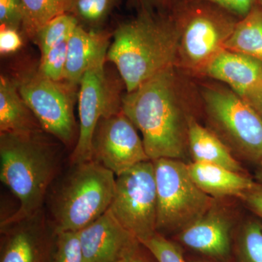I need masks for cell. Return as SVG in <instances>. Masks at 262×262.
I'll return each instance as SVG.
<instances>
[{"mask_svg":"<svg viewBox=\"0 0 262 262\" xmlns=\"http://www.w3.org/2000/svg\"><path fill=\"white\" fill-rule=\"evenodd\" d=\"M158 196L157 232L180 231L214 207V199L192 180L181 160H152Z\"/></svg>","mask_w":262,"mask_h":262,"instance_id":"obj_6","label":"cell"},{"mask_svg":"<svg viewBox=\"0 0 262 262\" xmlns=\"http://www.w3.org/2000/svg\"><path fill=\"white\" fill-rule=\"evenodd\" d=\"M141 244L149 250L158 262H187L182 248L163 234L156 232Z\"/></svg>","mask_w":262,"mask_h":262,"instance_id":"obj_27","label":"cell"},{"mask_svg":"<svg viewBox=\"0 0 262 262\" xmlns=\"http://www.w3.org/2000/svg\"><path fill=\"white\" fill-rule=\"evenodd\" d=\"M18 30L13 27H1L0 53L2 56L14 53L23 46V39Z\"/></svg>","mask_w":262,"mask_h":262,"instance_id":"obj_30","label":"cell"},{"mask_svg":"<svg viewBox=\"0 0 262 262\" xmlns=\"http://www.w3.org/2000/svg\"><path fill=\"white\" fill-rule=\"evenodd\" d=\"M207 115L215 130L239 155L262 159V117L232 90L208 85L202 91Z\"/></svg>","mask_w":262,"mask_h":262,"instance_id":"obj_7","label":"cell"},{"mask_svg":"<svg viewBox=\"0 0 262 262\" xmlns=\"http://www.w3.org/2000/svg\"><path fill=\"white\" fill-rule=\"evenodd\" d=\"M188 170L198 187L212 198L237 196L241 198L254 182L244 173L213 164H187Z\"/></svg>","mask_w":262,"mask_h":262,"instance_id":"obj_18","label":"cell"},{"mask_svg":"<svg viewBox=\"0 0 262 262\" xmlns=\"http://www.w3.org/2000/svg\"><path fill=\"white\" fill-rule=\"evenodd\" d=\"M118 0H72L69 13L89 30L101 31Z\"/></svg>","mask_w":262,"mask_h":262,"instance_id":"obj_23","label":"cell"},{"mask_svg":"<svg viewBox=\"0 0 262 262\" xmlns=\"http://www.w3.org/2000/svg\"><path fill=\"white\" fill-rule=\"evenodd\" d=\"M188 147L196 163L213 164L244 173L241 164L234 158L229 146L211 130L194 119L188 123Z\"/></svg>","mask_w":262,"mask_h":262,"instance_id":"obj_19","label":"cell"},{"mask_svg":"<svg viewBox=\"0 0 262 262\" xmlns=\"http://www.w3.org/2000/svg\"><path fill=\"white\" fill-rule=\"evenodd\" d=\"M187 262H220L216 260L203 259V258H192V259H186Z\"/></svg>","mask_w":262,"mask_h":262,"instance_id":"obj_35","label":"cell"},{"mask_svg":"<svg viewBox=\"0 0 262 262\" xmlns=\"http://www.w3.org/2000/svg\"><path fill=\"white\" fill-rule=\"evenodd\" d=\"M69 39L70 38L57 45L41 56L37 71L39 75L55 82H63L67 65Z\"/></svg>","mask_w":262,"mask_h":262,"instance_id":"obj_26","label":"cell"},{"mask_svg":"<svg viewBox=\"0 0 262 262\" xmlns=\"http://www.w3.org/2000/svg\"><path fill=\"white\" fill-rule=\"evenodd\" d=\"M45 132L20 94L16 81L0 77V134L31 135Z\"/></svg>","mask_w":262,"mask_h":262,"instance_id":"obj_17","label":"cell"},{"mask_svg":"<svg viewBox=\"0 0 262 262\" xmlns=\"http://www.w3.org/2000/svg\"><path fill=\"white\" fill-rule=\"evenodd\" d=\"M258 164H259V170H258V179L260 183H262V159Z\"/></svg>","mask_w":262,"mask_h":262,"instance_id":"obj_36","label":"cell"},{"mask_svg":"<svg viewBox=\"0 0 262 262\" xmlns=\"http://www.w3.org/2000/svg\"><path fill=\"white\" fill-rule=\"evenodd\" d=\"M248 208L262 219V183L254 182L253 185L241 195Z\"/></svg>","mask_w":262,"mask_h":262,"instance_id":"obj_31","label":"cell"},{"mask_svg":"<svg viewBox=\"0 0 262 262\" xmlns=\"http://www.w3.org/2000/svg\"><path fill=\"white\" fill-rule=\"evenodd\" d=\"M78 25V20L74 15L63 13L42 27L32 41L39 47L42 56L51 48L70 38Z\"/></svg>","mask_w":262,"mask_h":262,"instance_id":"obj_24","label":"cell"},{"mask_svg":"<svg viewBox=\"0 0 262 262\" xmlns=\"http://www.w3.org/2000/svg\"><path fill=\"white\" fill-rule=\"evenodd\" d=\"M235 262H262V224L248 221L233 238Z\"/></svg>","mask_w":262,"mask_h":262,"instance_id":"obj_22","label":"cell"},{"mask_svg":"<svg viewBox=\"0 0 262 262\" xmlns=\"http://www.w3.org/2000/svg\"><path fill=\"white\" fill-rule=\"evenodd\" d=\"M179 33L173 17L157 16L141 9L136 18L118 26L106 62L116 66L127 93L157 74L176 66Z\"/></svg>","mask_w":262,"mask_h":262,"instance_id":"obj_2","label":"cell"},{"mask_svg":"<svg viewBox=\"0 0 262 262\" xmlns=\"http://www.w3.org/2000/svg\"><path fill=\"white\" fill-rule=\"evenodd\" d=\"M110 38L108 32L89 30L79 24L69 39L63 82L77 89L95 60L107 53Z\"/></svg>","mask_w":262,"mask_h":262,"instance_id":"obj_16","label":"cell"},{"mask_svg":"<svg viewBox=\"0 0 262 262\" xmlns=\"http://www.w3.org/2000/svg\"><path fill=\"white\" fill-rule=\"evenodd\" d=\"M179 33L177 63L195 73L221 51L239 20L206 2L187 0L173 16Z\"/></svg>","mask_w":262,"mask_h":262,"instance_id":"obj_5","label":"cell"},{"mask_svg":"<svg viewBox=\"0 0 262 262\" xmlns=\"http://www.w3.org/2000/svg\"><path fill=\"white\" fill-rule=\"evenodd\" d=\"M256 3H257V5H259V6L262 8V0H256Z\"/></svg>","mask_w":262,"mask_h":262,"instance_id":"obj_37","label":"cell"},{"mask_svg":"<svg viewBox=\"0 0 262 262\" xmlns=\"http://www.w3.org/2000/svg\"><path fill=\"white\" fill-rule=\"evenodd\" d=\"M214 5L234 16L242 19L257 5L256 0H196Z\"/></svg>","mask_w":262,"mask_h":262,"instance_id":"obj_29","label":"cell"},{"mask_svg":"<svg viewBox=\"0 0 262 262\" xmlns=\"http://www.w3.org/2000/svg\"><path fill=\"white\" fill-rule=\"evenodd\" d=\"M141 5V9L151 10L152 8L165 7L173 0H139Z\"/></svg>","mask_w":262,"mask_h":262,"instance_id":"obj_34","label":"cell"},{"mask_svg":"<svg viewBox=\"0 0 262 262\" xmlns=\"http://www.w3.org/2000/svg\"><path fill=\"white\" fill-rule=\"evenodd\" d=\"M225 49L244 53L262 61V8L256 5L239 19Z\"/></svg>","mask_w":262,"mask_h":262,"instance_id":"obj_20","label":"cell"},{"mask_svg":"<svg viewBox=\"0 0 262 262\" xmlns=\"http://www.w3.org/2000/svg\"><path fill=\"white\" fill-rule=\"evenodd\" d=\"M202 74L225 82L245 98L262 84V61L225 49L211 60Z\"/></svg>","mask_w":262,"mask_h":262,"instance_id":"obj_15","label":"cell"},{"mask_svg":"<svg viewBox=\"0 0 262 262\" xmlns=\"http://www.w3.org/2000/svg\"><path fill=\"white\" fill-rule=\"evenodd\" d=\"M119 262H158V261L150 253L149 250L141 244L130 254L127 255L126 257Z\"/></svg>","mask_w":262,"mask_h":262,"instance_id":"obj_32","label":"cell"},{"mask_svg":"<svg viewBox=\"0 0 262 262\" xmlns=\"http://www.w3.org/2000/svg\"><path fill=\"white\" fill-rule=\"evenodd\" d=\"M51 262H85L77 232H55Z\"/></svg>","mask_w":262,"mask_h":262,"instance_id":"obj_25","label":"cell"},{"mask_svg":"<svg viewBox=\"0 0 262 262\" xmlns=\"http://www.w3.org/2000/svg\"><path fill=\"white\" fill-rule=\"evenodd\" d=\"M108 209L139 242L156 233L158 196L152 160L138 164L116 177Z\"/></svg>","mask_w":262,"mask_h":262,"instance_id":"obj_8","label":"cell"},{"mask_svg":"<svg viewBox=\"0 0 262 262\" xmlns=\"http://www.w3.org/2000/svg\"><path fill=\"white\" fill-rule=\"evenodd\" d=\"M22 6L20 0H0V24L1 27L21 28Z\"/></svg>","mask_w":262,"mask_h":262,"instance_id":"obj_28","label":"cell"},{"mask_svg":"<svg viewBox=\"0 0 262 262\" xmlns=\"http://www.w3.org/2000/svg\"><path fill=\"white\" fill-rule=\"evenodd\" d=\"M77 234L85 262H119L141 244L110 209Z\"/></svg>","mask_w":262,"mask_h":262,"instance_id":"obj_13","label":"cell"},{"mask_svg":"<svg viewBox=\"0 0 262 262\" xmlns=\"http://www.w3.org/2000/svg\"><path fill=\"white\" fill-rule=\"evenodd\" d=\"M0 229V262H51L55 231L44 209Z\"/></svg>","mask_w":262,"mask_h":262,"instance_id":"obj_12","label":"cell"},{"mask_svg":"<svg viewBox=\"0 0 262 262\" xmlns=\"http://www.w3.org/2000/svg\"><path fill=\"white\" fill-rule=\"evenodd\" d=\"M115 175L96 162L73 164L49 198L50 222L55 232H79L111 205Z\"/></svg>","mask_w":262,"mask_h":262,"instance_id":"obj_4","label":"cell"},{"mask_svg":"<svg viewBox=\"0 0 262 262\" xmlns=\"http://www.w3.org/2000/svg\"><path fill=\"white\" fill-rule=\"evenodd\" d=\"M106 53L95 60L84 74L79 87L80 126L71 163L91 160V144L95 128L102 117L120 113L122 96L118 82L111 80L105 70Z\"/></svg>","mask_w":262,"mask_h":262,"instance_id":"obj_9","label":"cell"},{"mask_svg":"<svg viewBox=\"0 0 262 262\" xmlns=\"http://www.w3.org/2000/svg\"><path fill=\"white\" fill-rule=\"evenodd\" d=\"M19 94L42 130L70 146L77 136L74 104L76 88L55 82L37 72L16 81Z\"/></svg>","mask_w":262,"mask_h":262,"instance_id":"obj_10","label":"cell"},{"mask_svg":"<svg viewBox=\"0 0 262 262\" xmlns=\"http://www.w3.org/2000/svg\"><path fill=\"white\" fill-rule=\"evenodd\" d=\"M122 110L141 133L150 160L184 158L189 119L184 117L175 66L124 95Z\"/></svg>","mask_w":262,"mask_h":262,"instance_id":"obj_1","label":"cell"},{"mask_svg":"<svg viewBox=\"0 0 262 262\" xmlns=\"http://www.w3.org/2000/svg\"><path fill=\"white\" fill-rule=\"evenodd\" d=\"M72 0H20L22 6L21 28L33 40L46 24L58 15L69 13Z\"/></svg>","mask_w":262,"mask_h":262,"instance_id":"obj_21","label":"cell"},{"mask_svg":"<svg viewBox=\"0 0 262 262\" xmlns=\"http://www.w3.org/2000/svg\"><path fill=\"white\" fill-rule=\"evenodd\" d=\"M43 133L0 134V179L19 201L18 209L2 221L0 226L43 209L60 164L56 148L45 139Z\"/></svg>","mask_w":262,"mask_h":262,"instance_id":"obj_3","label":"cell"},{"mask_svg":"<svg viewBox=\"0 0 262 262\" xmlns=\"http://www.w3.org/2000/svg\"><path fill=\"white\" fill-rule=\"evenodd\" d=\"M137 130L122 111L100 119L93 136L91 160L115 177L150 160Z\"/></svg>","mask_w":262,"mask_h":262,"instance_id":"obj_11","label":"cell"},{"mask_svg":"<svg viewBox=\"0 0 262 262\" xmlns=\"http://www.w3.org/2000/svg\"><path fill=\"white\" fill-rule=\"evenodd\" d=\"M262 117V84L244 98Z\"/></svg>","mask_w":262,"mask_h":262,"instance_id":"obj_33","label":"cell"},{"mask_svg":"<svg viewBox=\"0 0 262 262\" xmlns=\"http://www.w3.org/2000/svg\"><path fill=\"white\" fill-rule=\"evenodd\" d=\"M231 221L214 207L179 231L177 241L186 248L216 261H226L232 253Z\"/></svg>","mask_w":262,"mask_h":262,"instance_id":"obj_14","label":"cell"}]
</instances>
